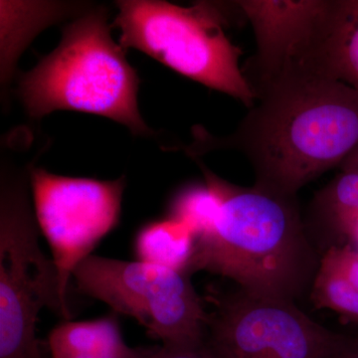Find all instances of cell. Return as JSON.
Here are the masks:
<instances>
[{
	"label": "cell",
	"instance_id": "obj_10",
	"mask_svg": "<svg viewBox=\"0 0 358 358\" xmlns=\"http://www.w3.org/2000/svg\"><path fill=\"white\" fill-rule=\"evenodd\" d=\"M117 313L58 324L48 338L52 358H154L155 348H131L122 336Z\"/></svg>",
	"mask_w": 358,
	"mask_h": 358
},
{
	"label": "cell",
	"instance_id": "obj_7",
	"mask_svg": "<svg viewBox=\"0 0 358 358\" xmlns=\"http://www.w3.org/2000/svg\"><path fill=\"white\" fill-rule=\"evenodd\" d=\"M207 343L220 358H327L345 336L313 322L294 301L209 294Z\"/></svg>",
	"mask_w": 358,
	"mask_h": 358
},
{
	"label": "cell",
	"instance_id": "obj_4",
	"mask_svg": "<svg viewBox=\"0 0 358 358\" xmlns=\"http://www.w3.org/2000/svg\"><path fill=\"white\" fill-rule=\"evenodd\" d=\"M115 25L124 48L138 49L193 81L236 99L248 109L256 96L239 67L242 52L223 30L219 2L182 7L159 0L117 2Z\"/></svg>",
	"mask_w": 358,
	"mask_h": 358
},
{
	"label": "cell",
	"instance_id": "obj_18",
	"mask_svg": "<svg viewBox=\"0 0 358 358\" xmlns=\"http://www.w3.org/2000/svg\"><path fill=\"white\" fill-rule=\"evenodd\" d=\"M327 358H358V338H345Z\"/></svg>",
	"mask_w": 358,
	"mask_h": 358
},
{
	"label": "cell",
	"instance_id": "obj_1",
	"mask_svg": "<svg viewBox=\"0 0 358 358\" xmlns=\"http://www.w3.org/2000/svg\"><path fill=\"white\" fill-rule=\"evenodd\" d=\"M255 96L227 138L196 128L188 154L237 150L253 167L254 185L296 197L303 186L341 166L358 145V92L331 73L280 80Z\"/></svg>",
	"mask_w": 358,
	"mask_h": 358
},
{
	"label": "cell",
	"instance_id": "obj_20",
	"mask_svg": "<svg viewBox=\"0 0 358 358\" xmlns=\"http://www.w3.org/2000/svg\"><path fill=\"white\" fill-rule=\"evenodd\" d=\"M350 244H352L353 247L358 251V219L357 223H355V228L350 236Z\"/></svg>",
	"mask_w": 358,
	"mask_h": 358
},
{
	"label": "cell",
	"instance_id": "obj_19",
	"mask_svg": "<svg viewBox=\"0 0 358 358\" xmlns=\"http://www.w3.org/2000/svg\"><path fill=\"white\" fill-rule=\"evenodd\" d=\"M341 171H358V145L339 166Z\"/></svg>",
	"mask_w": 358,
	"mask_h": 358
},
{
	"label": "cell",
	"instance_id": "obj_8",
	"mask_svg": "<svg viewBox=\"0 0 358 358\" xmlns=\"http://www.w3.org/2000/svg\"><path fill=\"white\" fill-rule=\"evenodd\" d=\"M29 181L35 218L50 247L61 294L68 303L75 268L119 223L126 178H70L31 167Z\"/></svg>",
	"mask_w": 358,
	"mask_h": 358
},
{
	"label": "cell",
	"instance_id": "obj_15",
	"mask_svg": "<svg viewBox=\"0 0 358 358\" xmlns=\"http://www.w3.org/2000/svg\"><path fill=\"white\" fill-rule=\"evenodd\" d=\"M336 79L358 92V0H338L329 45Z\"/></svg>",
	"mask_w": 358,
	"mask_h": 358
},
{
	"label": "cell",
	"instance_id": "obj_5",
	"mask_svg": "<svg viewBox=\"0 0 358 358\" xmlns=\"http://www.w3.org/2000/svg\"><path fill=\"white\" fill-rule=\"evenodd\" d=\"M38 224L22 178L2 173L0 195V358H45L36 336L47 307L71 319L57 268L39 244Z\"/></svg>",
	"mask_w": 358,
	"mask_h": 358
},
{
	"label": "cell",
	"instance_id": "obj_14",
	"mask_svg": "<svg viewBox=\"0 0 358 358\" xmlns=\"http://www.w3.org/2000/svg\"><path fill=\"white\" fill-rule=\"evenodd\" d=\"M196 243L187 226L169 217L143 226L134 240V251L141 262L190 275Z\"/></svg>",
	"mask_w": 358,
	"mask_h": 358
},
{
	"label": "cell",
	"instance_id": "obj_16",
	"mask_svg": "<svg viewBox=\"0 0 358 358\" xmlns=\"http://www.w3.org/2000/svg\"><path fill=\"white\" fill-rule=\"evenodd\" d=\"M220 207V197L210 186L206 183L189 185L174 196L169 217L187 226L199 240L213 229Z\"/></svg>",
	"mask_w": 358,
	"mask_h": 358
},
{
	"label": "cell",
	"instance_id": "obj_6",
	"mask_svg": "<svg viewBox=\"0 0 358 358\" xmlns=\"http://www.w3.org/2000/svg\"><path fill=\"white\" fill-rule=\"evenodd\" d=\"M72 279L78 292L134 317L164 346L206 343L209 313L186 273L91 255L77 266Z\"/></svg>",
	"mask_w": 358,
	"mask_h": 358
},
{
	"label": "cell",
	"instance_id": "obj_3",
	"mask_svg": "<svg viewBox=\"0 0 358 358\" xmlns=\"http://www.w3.org/2000/svg\"><path fill=\"white\" fill-rule=\"evenodd\" d=\"M122 48L105 10L82 13L66 26L57 48L21 77L18 92L28 115L77 110L108 117L138 136L152 134L138 110L140 79Z\"/></svg>",
	"mask_w": 358,
	"mask_h": 358
},
{
	"label": "cell",
	"instance_id": "obj_12",
	"mask_svg": "<svg viewBox=\"0 0 358 358\" xmlns=\"http://www.w3.org/2000/svg\"><path fill=\"white\" fill-rule=\"evenodd\" d=\"M315 308H327L358 322V251L352 244L324 250L310 286Z\"/></svg>",
	"mask_w": 358,
	"mask_h": 358
},
{
	"label": "cell",
	"instance_id": "obj_11",
	"mask_svg": "<svg viewBox=\"0 0 358 358\" xmlns=\"http://www.w3.org/2000/svg\"><path fill=\"white\" fill-rule=\"evenodd\" d=\"M357 219L358 171H341L315 195L303 223L310 241L317 235L331 247L350 243Z\"/></svg>",
	"mask_w": 358,
	"mask_h": 358
},
{
	"label": "cell",
	"instance_id": "obj_2",
	"mask_svg": "<svg viewBox=\"0 0 358 358\" xmlns=\"http://www.w3.org/2000/svg\"><path fill=\"white\" fill-rule=\"evenodd\" d=\"M194 159L221 207L213 229L197 240L190 275L207 271L254 296L300 298L312 286L320 257L296 197L232 185Z\"/></svg>",
	"mask_w": 358,
	"mask_h": 358
},
{
	"label": "cell",
	"instance_id": "obj_13",
	"mask_svg": "<svg viewBox=\"0 0 358 358\" xmlns=\"http://www.w3.org/2000/svg\"><path fill=\"white\" fill-rule=\"evenodd\" d=\"M1 6V80L6 83L23 49L42 29L77 11L63 2L3 1Z\"/></svg>",
	"mask_w": 358,
	"mask_h": 358
},
{
	"label": "cell",
	"instance_id": "obj_9",
	"mask_svg": "<svg viewBox=\"0 0 358 358\" xmlns=\"http://www.w3.org/2000/svg\"><path fill=\"white\" fill-rule=\"evenodd\" d=\"M336 1H233L255 33L256 53L242 69L254 95L286 78L331 72L329 45Z\"/></svg>",
	"mask_w": 358,
	"mask_h": 358
},
{
	"label": "cell",
	"instance_id": "obj_17",
	"mask_svg": "<svg viewBox=\"0 0 358 358\" xmlns=\"http://www.w3.org/2000/svg\"><path fill=\"white\" fill-rule=\"evenodd\" d=\"M154 358H220L212 350L209 343L193 348H167L160 346L159 352Z\"/></svg>",
	"mask_w": 358,
	"mask_h": 358
}]
</instances>
